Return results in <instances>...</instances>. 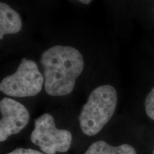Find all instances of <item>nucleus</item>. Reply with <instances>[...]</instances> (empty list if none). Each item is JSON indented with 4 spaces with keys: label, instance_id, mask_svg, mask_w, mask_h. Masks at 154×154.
<instances>
[{
    "label": "nucleus",
    "instance_id": "f257e3e1",
    "mask_svg": "<svg viewBox=\"0 0 154 154\" xmlns=\"http://www.w3.org/2000/svg\"><path fill=\"white\" fill-rule=\"evenodd\" d=\"M40 63L43 68L45 91L53 96L72 93L84 66V59L78 50L62 45L54 46L44 51Z\"/></svg>",
    "mask_w": 154,
    "mask_h": 154
},
{
    "label": "nucleus",
    "instance_id": "f03ea898",
    "mask_svg": "<svg viewBox=\"0 0 154 154\" xmlns=\"http://www.w3.org/2000/svg\"><path fill=\"white\" fill-rule=\"evenodd\" d=\"M117 101L113 86L106 84L96 88L88 96L79 116L82 131L88 136L99 134L112 118Z\"/></svg>",
    "mask_w": 154,
    "mask_h": 154
},
{
    "label": "nucleus",
    "instance_id": "7ed1b4c3",
    "mask_svg": "<svg viewBox=\"0 0 154 154\" xmlns=\"http://www.w3.org/2000/svg\"><path fill=\"white\" fill-rule=\"evenodd\" d=\"M44 78L34 61L23 58L16 72L2 80L0 91L14 97H31L42 91Z\"/></svg>",
    "mask_w": 154,
    "mask_h": 154
},
{
    "label": "nucleus",
    "instance_id": "20e7f679",
    "mask_svg": "<svg viewBox=\"0 0 154 154\" xmlns=\"http://www.w3.org/2000/svg\"><path fill=\"white\" fill-rule=\"evenodd\" d=\"M30 139L47 154L65 153L70 149L72 135L66 129H59L50 113H44L35 120Z\"/></svg>",
    "mask_w": 154,
    "mask_h": 154
},
{
    "label": "nucleus",
    "instance_id": "39448f33",
    "mask_svg": "<svg viewBox=\"0 0 154 154\" xmlns=\"http://www.w3.org/2000/svg\"><path fill=\"white\" fill-rule=\"evenodd\" d=\"M0 141L4 142L11 135L17 134L27 126L30 115L26 107L9 98L0 101Z\"/></svg>",
    "mask_w": 154,
    "mask_h": 154
},
{
    "label": "nucleus",
    "instance_id": "423d86ee",
    "mask_svg": "<svg viewBox=\"0 0 154 154\" xmlns=\"http://www.w3.org/2000/svg\"><path fill=\"white\" fill-rule=\"evenodd\" d=\"M22 26L20 15L7 4L0 3V39L6 34H14L21 30Z\"/></svg>",
    "mask_w": 154,
    "mask_h": 154
},
{
    "label": "nucleus",
    "instance_id": "0eeeda50",
    "mask_svg": "<svg viewBox=\"0 0 154 154\" xmlns=\"http://www.w3.org/2000/svg\"><path fill=\"white\" fill-rule=\"evenodd\" d=\"M84 154H136V151L129 144L113 146L103 140H97L91 144Z\"/></svg>",
    "mask_w": 154,
    "mask_h": 154
},
{
    "label": "nucleus",
    "instance_id": "6e6552de",
    "mask_svg": "<svg viewBox=\"0 0 154 154\" xmlns=\"http://www.w3.org/2000/svg\"><path fill=\"white\" fill-rule=\"evenodd\" d=\"M145 110L148 116L154 120V88L146 97Z\"/></svg>",
    "mask_w": 154,
    "mask_h": 154
},
{
    "label": "nucleus",
    "instance_id": "1a4fd4ad",
    "mask_svg": "<svg viewBox=\"0 0 154 154\" xmlns=\"http://www.w3.org/2000/svg\"><path fill=\"white\" fill-rule=\"evenodd\" d=\"M7 154H47L45 153H42V152H39L38 151H36V150L32 149H17L12 151L10 153Z\"/></svg>",
    "mask_w": 154,
    "mask_h": 154
},
{
    "label": "nucleus",
    "instance_id": "9d476101",
    "mask_svg": "<svg viewBox=\"0 0 154 154\" xmlns=\"http://www.w3.org/2000/svg\"><path fill=\"white\" fill-rule=\"evenodd\" d=\"M77 1H79L80 2L84 4V5H88L91 3V0H77Z\"/></svg>",
    "mask_w": 154,
    "mask_h": 154
},
{
    "label": "nucleus",
    "instance_id": "9b49d317",
    "mask_svg": "<svg viewBox=\"0 0 154 154\" xmlns=\"http://www.w3.org/2000/svg\"><path fill=\"white\" fill-rule=\"evenodd\" d=\"M153 154H154V150H153Z\"/></svg>",
    "mask_w": 154,
    "mask_h": 154
}]
</instances>
